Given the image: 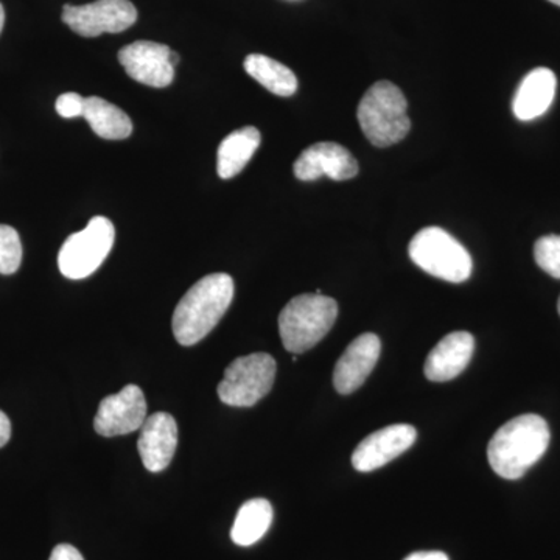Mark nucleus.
<instances>
[{
    "mask_svg": "<svg viewBox=\"0 0 560 560\" xmlns=\"http://www.w3.org/2000/svg\"><path fill=\"white\" fill-rule=\"evenodd\" d=\"M474 350L475 338L469 331L445 335L427 357L425 377L436 383L453 381L469 366Z\"/></svg>",
    "mask_w": 560,
    "mask_h": 560,
    "instance_id": "15",
    "label": "nucleus"
},
{
    "mask_svg": "<svg viewBox=\"0 0 560 560\" xmlns=\"http://www.w3.org/2000/svg\"><path fill=\"white\" fill-rule=\"evenodd\" d=\"M84 119L92 131L102 139L121 140L130 138L132 121L125 110L102 97H88L84 102Z\"/></svg>",
    "mask_w": 560,
    "mask_h": 560,
    "instance_id": "18",
    "label": "nucleus"
},
{
    "mask_svg": "<svg viewBox=\"0 0 560 560\" xmlns=\"http://www.w3.org/2000/svg\"><path fill=\"white\" fill-rule=\"evenodd\" d=\"M234 279L215 272L198 280L176 305L172 329L180 346L197 345L215 329L234 300Z\"/></svg>",
    "mask_w": 560,
    "mask_h": 560,
    "instance_id": "1",
    "label": "nucleus"
},
{
    "mask_svg": "<svg viewBox=\"0 0 560 560\" xmlns=\"http://www.w3.org/2000/svg\"><path fill=\"white\" fill-rule=\"evenodd\" d=\"M405 560H448V556L442 551H419L412 552Z\"/></svg>",
    "mask_w": 560,
    "mask_h": 560,
    "instance_id": "26",
    "label": "nucleus"
},
{
    "mask_svg": "<svg viewBox=\"0 0 560 560\" xmlns=\"http://www.w3.org/2000/svg\"><path fill=\"white\" fill-rule=\"evenodd\" d=\"M276 360L270 353H250L232 361L219 385V397L230 407L249 408L270 393Z\"/></svg>",
    "mask_w": 560,
    "mask_h": 560,
    "instance_id": "7",
    "label": "nucleus"
},
{
    "mask_svg": "<svg viewBox=\"0 0 560 560\" xmlns=\"http://www.w3.org/2000/svg\"><path fill=\"white\" fill-rule=\"evenodd\" d=\"M534 259L541 270L560 279V235L540 237L534 245Z\"/></svg>",
    "mask_w": 560,
    "mask_h": 560,
    "instance_id": "22",
    "label": "nucleus"
},
{
    "mask_svg": "<svg viewBox=\"0 0 560 560\" xmlns=\"http://www.w3.org/2000/svg\"><path fill=\"white\" fill-rule=\"evenodd\" d=\"M178 447V423L168 412H156L147 418L138 442L143 467L151 474H160L171 466Z\"/></svg>",
    "mask_w": 560,
    "mask_h": 560,
    "instance_id": "14",
    "label": "nucleus"
},
{
    "mask_svg": "<svg viewBox=\"0 0 560 560\" xmlns=\"http://www.w3.org/2000/svg\"><path fill=\"white\" fill-rule=\"evenodd\" d=\"M548 2L555 3V5L560 7V0H548Z\"/></svg>",
    "mask_w": 560,
    "mask_h": 560,
    "instance_id": "28",
    "label": "nucleus"
},
{
    "mask_svg": "<svg viewBox=\"0 0 560 560\" xmlns=\"http://www.w3.org/2000/svg\"><path fill=\"white\" fill-rule=\"evenodd\" d=\"M49 560H84L81 552L69 544L57 545L51 551Z\"/></svg>",
    "mask_w": 560,
    "mask_h": 560,
    "instance_id": "24",
    "label": "nucleus"
},
{
    "mask_svg": "<svg viewBox=\"0 0 560 560\" xmlns=\"http://www.w3.org/2000/svg\"><path fill=\"white\" fill-rule=\"evenodd\" d=\"M550 440V427L540 416L511 419L489 442L490 467L504 480H518L545 455Z\"/></svg>",
    "mask_w": 560,
    "mask_h": 560,
    "instance_id": "2",
    "label": "nucleus"
},
{
    "mask_svg": "<svg viewBox=\"0 0 560 560\" xmlns=\"http://www.w3.org/2000/svg\"><path fill=\"white\" fill-rule=\"evenodd\" d=\"M261 135L256 127H245L231 132L220 143L217 154V172L220 178L231 179L237 176L259 149Z\"/></svg>",
    "mask_w": 560,
    "mask_h": 560,
    "instance_id": "17",
    "label": "nucleus"
},
{
    "mask_svg": "<svg viewBox=\"0 0 560 560\" xmlns=\"http://www.w3.org/2000/svg\"><path fill=\"white\" fill-rule=\"evenodd\" d=\"M357 117L361 131L378 149L399 143L411 130L407 98L390 81L372 84L361 98Z\"/></svg>",
    "mask_w": 560,
    "mask_h": 560,
    "instance_id": "3",
    "label": "nucleus"
},
{
    "mask_svg": "<svg viewBox=\"0 0 560 560\" xmlns=\"http://www.w3.org/2000/svg\"><path fill=\"white\" fill-rule=\"evenodd\" d=\"M3 24H5V10H3L2 3H0V33L3 31Z\"/></svg>",
    "mask_w": 560,
    "mask_h": 560,
    "instance_id": "27",
    "label": "nucleus"
},
{
    "mask_svg": "<svg viewBox=\"0 0 560 560\" xmlns=\"http://www.w3.org/2000/svg\"><path fill=\"white\" fill-rule=\"evenodd\" d=\"M84 102L86 98L81 97L75 92H66L60 95L57 101V113L65 119H75V117H83Z\"/></svg>",
    "mask_w": 560,
    "mask_h": 560,
    "instance_id": "23",
    "label": "nucleus"
},
{
    "mask_svg": "<svg viewBox=\"0 0 560 560\" xmlns=\"http://www.w3.org/2000/svg\"><path fill=\"white\" fill-rule=\"evenodd\" d=\"M272 506L270 501L265 499H253L246 501L238 510L234 526L231 529V539L238 547H250L257 544L270 529Z\"/></svg>",
    "mask_w": 560,
    "mask_h": 560,
    "instance_id": "19",
    "label": "nucleus"
},
{
    "mask_svg": "<svg viewBox=\"0 0 560 560\" xmlns=\"http://www.w3.org/2000/svg\"><path fill=\"white\" fill-rule=\"evenodd\" d=\"M359 162L348 149L335 142H319L302 151L294 162V175L301 180H316L329 176L335 180L355 178Z\"/></svg>",
    "mask_w": 560,
    "mask_h": 560,
    "instance_id": "12",
    "label": "nucleus"
},
{
    "mask_svg": "<svg viewBox=\"0 0 560 560\" xmlns=\"http://www.w3.org/2000/svg\"><path fill=\"white\" fill-rule=\"evenodd\" d=\"M11 438V422L5 412L0 411V448L9 444Z\"/></svg>",
    "mask_w": 560,
    "mask_h": 560,
    "instance_id": "25",
    "label": "nucleus"
},
{
    "mask_svg": "<svg viewBox=\"0 0 560 560\" xmlns=\"http://www.w3.org/2000/svg\"><path fill=\"white\" fill-rule=\"evenodd\" d=\"M22 261V243L14 228L0 224V275H14Z\"/></svg>",
    "mask_w": 560,
    "mask_h": 560,
    "instance_id": "21",
    "label": "nucleus"
},
{
    "mask_svg": "<svg viewBox=\"0 0 560 560\" xmlns=\"http://www.w3.org/2000/svg\"><path fill=\"white\" fill-rule=\"evenodd\" d=\"M556 86H558V80L552 70L547 68L530 70L515 92L514 102H512L514 116L522 121H530L544 116L555 101Z\"/></svg>",
    "mask_w": 560,
    "mask_h": 560,
    "instance_id": "16",
    "label": "nucleus"
},
{
    "mask_svg": "<svg viewBox=\"0 0 560 560\" xmlns=\"http://www.w3.org/2000/svg\"><path fill=\"white\" fill-rule=\"evenodd\" d=\"M418 433L408 423H396L370 434L360 442L352 455L353 469L363 471L377 470L396 459L401 453L411 448Z\"/></svg>",
    "mask_w": 560,
    "mask_h": 560,
    "instance_id": "11",
    "label": "nucleus"
},
{
    "mask_svg": "<svg viewBox=\"0 0 560 560\" xmlns=\"http://www.w3.org/2000/svg\"><path fill=\"white\" fill-rule=\"evenodd\" d=\"M245 70L265 90L279 97H291L298 91V79L293 70L265 55L253 54L246 57Z\"/></svg>",
    "mask_w": 560,
    "mask_h": 560,
    "instance_id": "20",
    "label": "nucleus"
},
{
    "mask_svg": "<svg viewBox=\"0 0 560 560\" xmlns=\"http://www.w3.org/2000/svg\"><path fill=\"white\" fill-rule=\"evenodd\" d=\"M337 318V301L329 296L315 293L293 298L279 315L283 348L294 355L307 352L329 334Z\"/></svg>",
    "mask_w": 560,
    "mask_h": 560,
    "instance_id": "4",
    "label": "nucleus"
},
{
    "mask_svg": "<svg viewBox=\"0 0 560 560\" xmlns=\"http://www.w3.org/2000/svg\"><path fill=\"white\" fill-rule=\"evenodd\" d=\"M558 311H559V315H560V298H559Z\"/></svg>",
    "mask_w": 560,
    "mask_h": 560,
    "instance_id": "29",
    "label": "nucleus"
},
{
    "mask_svg": "<svg viewBox=\"0 0 560 560\" xmlns=\"http://www.w3.org/2000/svg\"><path fill=\"white\" fill-rule=\"evenodd\" d=\"M62 22L83 38H95L103 33L128 31L138 21V10L130 0H97L86 5L62 7Z\"/></svg>",
    "mask_w": 560,
    "mask_h": 560,
    "instance_id": "8",
    "label": "nucleus"
},
{
    "mask_svg": "<svg viewBox=\"0 0 560 560\" xmlns=\"http://www.w3.org/2000/svg\"><path fill=\"white\" fill-rule=\"evenodd\" d=\"M116 230L106 217H94L83 231L70 235L58 254V268L65 278H90L113 249Z\"/></svg>",
    "mask_w": 560,
    "mask_h": 560,
    "instance_id": "6",
    "label": "nucleus"
},
{
    "mask_svg": "<svg viewBox=\"0 0 560 560\" xmlns=\"http://www.w3.org/2000/svg\"><path fill=\"white\" fill-rule=\"evenodd\" d=\"M381 350L382 342L374 334L360 335L350 342L335 366V389L348 396L361 388L381 359Z\"/></svg>",
    "mask_w": 560,
    "mask_h": 560,
    "instance_id": "13",
    "label": "nucleus"
},
{
    "mask_svg": "<svg viewBox=\"0 0 560 560\" xmlns=\"http://www.w3.org/2000/svg\"><path fill=\"white\" fill-rule=\"evenodd\" d=\"M408 253L420 270L452 283L466 282L474 268L469 250L447 231L436 226L419 231Z\"/></svg>",
    "mask_w": 560,
    "mask_h": 560,
    "instance_id": "5",
    "label": "nucleus"
},
{
    "mask_svg": "<svg viewBox=\"0 0 560 560\" xmlns=\"http://www.w3.org/2000/svg\"><path fill=\"white\" fill-rule=\"evenodd\" d=\"M119 61L128 75L151 88H167L175 80L179 55L165 44L136 40L119 51Z\"/></svg>",
    "mask_w": 560,
    "mask_h": 560,
    "instance_id": "9",
    "label": "nucleus"
},
{
    "mask_svg": "<svg viewBox=\"0 0 560 560\" xmlns=\"http://www.w3.org/2000/svg\"><path fill=\"white\" fill-rule=\"evenodd\" d=\"M147 420V400L138 385L105 397L98 405L94 429L103 438L124 436L142 429Z\"/></svg>",
    "mask_w": 560,
    "mask_h": 560,
    "instance_id": "10",
    "label": "nucleus"
}]
</instances>
